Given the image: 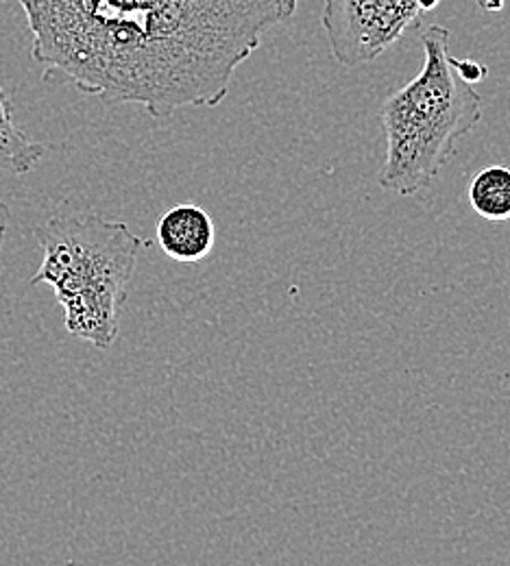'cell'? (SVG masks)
<instances>
[{
	"label": "cell",
	"instance_id": "obj_1",
	"mask_svg": "<svg viewBox=\"0 0 510 566\" xmlns=\"http://www.w3.org/2000/svg\"><path fill=\"white\" fill-rule=\"evenodd\" d=\"M31 55L83 94L153 118L217 107L296 0H15Z\"/></svg>",
	"mask_w": 510,
	"mask_h": 566
},
{
	"label": "cell",
	"instance_id": "obj_2",
	"mask_svg": "<svg viewBox=\"0 0 510 566\" xmlns=\"http://www.w3.org/2000/svg\"><path fill=\"white\" fill-rule=\"evenodd\" d=\"M42 264L31 285L53 287L64 307L66 332L96 349H110L121 332V312L148 242L127 222L98 213H55L33 229Z\"/></svg>",
	"mask_w": 510,
	"mask_h": 566
},
{
	"label": "cell",
	"instance_id": "obj_3",
	"mask_svg": "<svg viewBox=\"0 0 510 566\" xmlns=\"http://www.w3.org/2000/svg\"><path fill=\"white\" fill-rule=\"evenodd\" d=\"M421 44V71L382 107L386 159L377 184L399 197L428 190L454 157L456 142L482 120V96L451 66L449 31L433 24L424 31Z\"/></svg>",
	"mask_w": 510,
	"mask_h": 566
},
{
	"label": "cell",
	"instance_id": "obj_4",
	"mask_svg": "<svg viewBox=\"0 0 510 566\" xmlns=\"http://www.w3.org/2000/svg\"><path fill=\"white\" fill-rule=\"evenodd\" d=\"M440 0H323L321 24L334 60L358 69L384 55Z\"/></svg>",
	"mask_w": 510,
	"mask_h": 566
},
{
	"label": "cell",
	"instance_id": "obj_5",
	"mask_svg": "<svg viewBox=\"0 0 510 566\" xmlns=\"http://www.w3.org/2000/svg\"><path fill=\"white\" fill-rule=\"evenodd\" d=\"M159 249L179 264L204 262L217 242V229L210 213L199 206L181 203L159 216L157 220Z\"/></svg>",
	"mask_w": 510,
	"mask_h": 566
},
{
	"label": "cell",
	"instance_id": "obj_6",
	"mask_svg": "<svg viewBox=\"0 0 510 566\" xmlns=\"http://www.w3.org/2000/svg\"><path fill=\"white\" fill-rule=\"evenodd\" d=\"M46 153L42 142L29 138L15 123L13 103L0 85V170L11 175H27Z\"/></svg>",
	"mask_w": 510,
	"mask_h": 566
},
{
	"label": "cell",
	"instance_id": "obj_7",
	"mask_svg": "<svg viewBox=\"0 0 510 566\" xmlns=\"http://www.w3.org/2000/svg\"><path fill=\"white\" fill-rule=\"evenodd\" d=\"M471 210L491 222L510 220V168L489 166L480 170L467 190Z\"/></svg>",
	"mask_w": 510,
	"mask_h": 566
},
{
	"label": "cell",
	"instance_id": "obj_8",
	"mask_svg": "<svg viewBox=\"0 0 510 566\" xmlns=\"http://www.w3.org/2000/svg\"><path fill=\"white\" fill-rule=\"evenodd\" d=\"M451 66L458 72V76L469 83V85H478L485 76H487V66H482L476 60H454L451 57Z\"/></svg>",
	"mask_w": 510,
	"mask_h": 566
},
{
	"label": "cell",
	"instance_id": "obj_9",
	"mask_svg": "<svg viewBox=\"0 0 510 566\" xmlns=\"http://www.w3.org/2000/svg\"><path fill=\"white\" fill-rule=\"evenodd\" d=\"M9 222H11V210H9L7 203L0 201V258H2V244H4V235H7Z\"/></svg>",
	"mask_w": 510,
	"mask_h": 566
},
{
	"label": "cell",
	"instance_id": "obj_10",
	"mask_svg": "<svg viewBox=\"0 0 510 566\" xmlns=\"http://www.w3.org/2000/svg\"><path fill=\"white\" fill-rule=\"evenodd\" d=\"M478 2H480V7L487 9V11H498V9L504 7V0H478Z\"/></svg>",
	"mask_w": 510,
	"mask_h": 566
}]
</instances>
